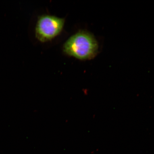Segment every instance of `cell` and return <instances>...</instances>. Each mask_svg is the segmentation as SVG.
Here are the masks:
<instances>
[{
  "label": "cell",
  "instance_id": "obj_1",
  "mask_svg": "<svg viewBox=\"0 0 154 154\" xmlns=\"http://www.w3.org/2000/svg\"><path fill=\"white\" fill-rule=\"evenodd\" d=\"M97 40L89 32L80 31L73 35L63 46L65 54L81 60L93 58L98 52Z\"/></svg>",
  "mask_w": 154,
  "mask_h": 154
},
{
  "label": "cell",
  "instance_id": "obj_2",
  "mask_svg": "<svg viewBox=\"0 0 154 154\" xmlns=\"http://www.w3.org/2000/svg\"><path fill=\"white\" fill-rule=\"evenodd\" d=\"M64 19L53 15H44L38 17L35 28V35L39 41L52 39L62 31Z\"/></svg>",
  "mask_w": 154,
  "mask_h": 154
}]
</instances>
